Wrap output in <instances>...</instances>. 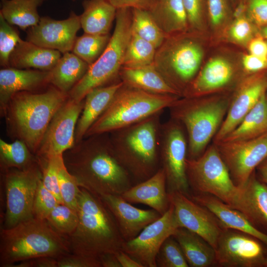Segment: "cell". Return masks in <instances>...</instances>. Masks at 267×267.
I'll return each instance as SVG.
<instances>
[{
	"label": "cell",
	"mask_w": 267,
	"mask_h": 267,
	"mask_svg": "<svg viewBox=\"0 0 267 267\" xmlns=\"http://www.w3.org/2000/svg\"><path fill=\"white\" fill-rule=\"evenodd\" d=\"M63 158L79 187L98 195H121L134 185L112 149L108 133L84 137L66 150Z\"/></svg>",
	"instance_id": "cell-1"
},
{
	"label": "cell",
	"mask_w": 267,
	"mask_h": 267,
	"mask_svg": "<svg viewBox=\"0 0 267 267\" xmlns=\"http://www.w3.org/2000/svg\"><path fill=\"white\" fill-rule=\"evenodd\" d=\"M78 223L67 238L71 253L98 259L122 249L125 240L111 211L100 196L80 187Z\"/></svg>",
	"instance_id": "cell-2"
},
{
	"label": "cell",
	"mask_w": 267,
	"mask_h": 267,
	"mask_svg": "<svg viewBox=\"0 0 267 267\" xmlns=\"http://www.w3.org/2000/svg\"><path fill=\"white\" fill-rule=\"evenodd\" d=\"M68 97L52 85L39 92L14 94L3 115L9 137L24 142L36 155L51 120Z\"/></svg>",
	"instance_id": "cell-3"
},
{
	"label": "cell",
	"mask_w": 267,
	"mask_h": 267,
	"mask_svg": "<svg viewBox=\"0 0 267 267\" xmlns=\"http://www.w3.org/2000/svg\"><path fill=\"white\" fill-rule=\"evenodd\" d=\"M163 111L108 133L112 149L131 175L134 184L160 169V135Z\"/></svg>",
	"instance_id": "cell-4"
},
{
	"label": "cell",
	"mask_w": 267,
	"mask_h": 267,
	"mask_svg": "<svg viewBox=\"0 0 267 267\" xmlns=\"http://www.w3.org/2000/svg\"><path fill=\"white\" fill-rule=\"evenodd\" d=\"M232 92L194 97H180L168 108L170 118L183 127L188 141L187 158L205 151L227 114Z\"/></svg>",
	"instance_id": "cell-5"
},
{
	"label": "cell",
	"mask_w": 267,
	"mask_h": 267,
	"mask_svg": "<svg viewBox=\"0 0 267 267\" xmlns=\"http://www.w3.org/2000/svg\"><path fill=\"white\" fill-rule=\"evenodd\" d=\"M71 253L67 239L46 220L32 218L9 228H0V267L42 257L57 258Z\"/></svg>",
	"instance_id": "cell-6"
},
{
	"label": "cell",
	"mask_w": 267,
	"mask_h": 267,
	"mask_svg": "<svg viewBox=\"0 0 267 267\" xmlns=\"http://www.w3.org/2000/svg\"><path fill=\"white\" fill-rule=\"evenodd\" d=\"M204 53L201 35L188 31L166 37L156 49L153 65L182 97L201 69Z\"/></svg>",
	"instance_id": "cell-7"
},
{
	"label": "cell",
	"mask_w": 267,
	"mask_h": 267,
	"mask_svg": "<svg viewBox=\"0 0 267 267\" xmlns=\"http://www.w3.org/2000/svg\"><path fill=\"white\" fill-rule=\"evenodd\" d=\"M179 97L176 95L150 93L123 84L84 137L109 133L135 124L168 109Z\"/></svg>",
	"instance_id": "cell-8"
},
{
	"label": "cell",
	"mask_w": 267,
	"mask_h": 267,
	"mask_svg": "<svg viewBox=\"0 0 267 267\" xmlns=\"http://www.w3.org/2000/svg\"><path fill=\"white\" fill-rule=\"evenodd\" d=\"M186 175L193 192L191 194L212 195L248 219L249 210L243 188L233 181L215 144L209 145L197 158L187 159Z\"/></svg>",
	"instance_id": "cell-9"
},
{
	"label": "cell",
	"mask_w": 267,
	"mask_h": 267,
	"mask_svg": "<svg viewBox=\"0 0 267 267\" xmlns=\"http://www.w3.org/2000/svg\"><path fill=\"white\" fill-rule=\"evenodd\" d=\"M132 8L117 9L115 28L106 47L69 92L70 98L80 102L91 90L120 80L119 73L132 34Z\"/></svg>",
	"instance_id": "cell-10"
},
{
	"label": "cell",
	"mask_w": 267,
	"mask_h": 267,
	"mask_svg": "<svg viewBox=\"0 0 267 267\" xmlns=\"http://www.w3.org/2000/svg\"><path fill=\"white\" fill-rule=\"evenodd\" d=\"M1 172L5 210L1 228L7 229L33 217L34 201L42 173L38 162L26 169Z\"/></svg>",
	"instance_id": "cell-11"
},
{
	"label": "cell",
	"mask_w": 267,
	"mask_h": 267,
	"mask_svg": "<svg viewBox=\"0 0 267 267\" xmlns=\"http://www.w3.org/2000/svg\"><path fill=\"white\" fill-rule=\"evenodd\" d=\"M188 141L183 126L170 118L162 123L160 135V166L165 173L168 193L187 196L190 190L186 175Z\"/></svg>",
	"instance_id": "cell-12"
},
{
	"label": "cell",
	"mask_w": 267,
	"mask_h": 267,
	"mask_svg": "<svg viewBox=\"0 0 267 267\" xmlns=\"http://www.w3.org/2000/svg\"><path fill=\"white\" fill-rule=\"evenodd\" d=\"M237 186L243 185L267 157V133L252 139L213 143Z\"/></svg>",
	"instance_id": "cell-13"
},
{
	"label": "cell",
	"mask_w": 267,
	"mask_h": 267,
	"mask_svg": "<svg viewBox=\"0 0 267 267\" xmlns=\"http://www.w3.org/2000/svg\"><path fill=\"white\" fill-rule=\"evenodd\" d=\"M84 99L77 102L68 97L51 120L36 154L38 159L63 155L75 144L78 120Z\"/></svg>",
	"instance_id": "cell-14"
},
{
	"label": "cell",
	"mask_w": 267,
	"mask_h": 267,
	"mask_svg": "<svg viewBox=\"0 0 267 267\" xmlns=\"http://www.w3.org/2000/svg\"><path fill=\"white\" fill-rule=\"evenodd\" d=\"M260 240L236 230L224 228L216 247V265L232 267H262L267 250Z\"/></svg>",
	"instance_id": "cell-15"
},
{
	"label": "cell",
	"mask_w": 267,
	"mask_h": 267,
	"mask_svg": "<svg viewBox=\"0 0 267 267\" xmlns=\"http://www.w3.org/2000/svg\"><path fill=\"white\" fill-rule=\"evenodd\" d=\"M244 76L241 66L224 55H215L203 64L182 97L232 92Z\"/></svg>",
	"instance_id": "cell-16"
},
{
	"label": "cell",
	"mask_w": 267,
	"mask_h": 267,
	"mask_svg": "<svg viewBox=\"0 0 267 267\" xmlns=\"http://www.w3.org/2000/svg\"><path fill=\"white\" fill-rule=\"evenodd\" d=\"M179 227L173 205L155 221L146 226L135 237L125 241L122 250L142 267H157L156 257L162 244Z\"/></svg>",
	"instance_id": "cell-17"
},
{
	"label": "cell",
	"mask_w": 267,
	"mask_h": 267,
	"mask_svg": "<svg viewBox=\"0 0 267 267\" xmlns=\"http://www.w3.org/2000/svg\"><path fill=\"white\" fill-rule=\"evenodd\" d=\"M267 70L243 76L232 92L227 114L212 143L222 140L236 128L267 91Z\"/></svg>",
	"instance_id": "cell-18"
},
{
	"label": "cell",
	"mask_w": 267,
	"mask_h": 267,
	"mask_svg": "<svg viewBox=\"0 0 267 267\" xmlns=\"http://www.w3.org/2000/svg\"><path fill=\"white\" fill-rule=\"evenodd\" d=\"M179 227L198 234L215 249L219 238L225 228L207 208L179 192L168 193Z\"/></svg>",
	"instance_id": "cell-19"
},
{
	"label": "cell",
	"mask_w": 267,
	"mask_h": 267,
	"mask_svg": "<svg viewBox=\"0 0 267 267\" xmlns=\"http://www.w3.org/2000/svg\"><path fill=\"white\" fill-rule=\"evenodd\" d=\"M81 28L80 15L73 11L64 20L44 16L36 25L29 29L26 40L64 54L72 51Z\"/></svg>",
	"instance_id": "cell-20"
},
{
	"label": "cell",
	"mask_w": 267,
	"mask_h": 267,
	"mask_svg": "<svg viewBox=\"0 0 267 267\" xmlns=\"http://www.w3.org/2000/svg\"><path fill=\"white\" fill-rule=\"evenodd\" d=\"M112 213L125 241L135 237L146 226L161 215L155 210L133 206L121 195H99Z\"/></svg>",
	"instance_id": "cell-21"
},
{
	"label": "cell",
	"mask_w": 267,
	"mask_h": 267,
	"mask_svg": "<svg viewBox=\"0 0 267 267\" xmlns=\"http://www.w3.org/2000/svg\"><path fill=\"white\" fill-rule=\"evenodd\" d=\"M49 71L11 67L0 70V113L3 117L12 96L21 91H36L49 85Z\"/></svg>",
	"instance_id": "cell-22"
},
{
	"label": "cell",
	"mask_w": 267,
	"mask_h": 267,
	"mask_svg": "<svg viewBox=\"0 0 267 267\" xmlns=\"http://www.w3.org/2000/svg\"><path fill=\"white\" fill-rule=\"evenodd\" d=\"M121 196L130 203L147 205L161 216L170 206L166 176L161 167L153 176L134 184Z\"/></svg>",
	"instance_id": "cell-23"
},
{
	"label": "cell",
	"mask_w": 267,
	"mask_h": 267,
	"mask_svg": "<svg viewBox=\"0 0 267 267\" xmlns=\"http://www.w3.org/2000/svg\"><path fill=\"white\" fill-rule=\"evenodd\" d=\"M189 197L210 210L225 228L236 230L260 240L267 246V234L257 228L241 212L207 194H191Z\"/></svg>",
	"instance_id": "cell-24"
},
{
	"label": "cell",
	"mask_w": 267,
	"mask_h": 267,
	"mask_svg": "<svg viewBox=\"0 0 267 267\" xmlns=\"http://www.w3.org/2000/svg\"><path fill=\"white\" fill-rule=\"evenodd\" d=\"M123 83L119 80L94 89L86 95L84 106L78 120L75 134V143L84 138L89 129L107 108L114 94Z\"/></svg>",
	"instance_id": "cell-25"
},
{
	"label": "cell",
	"mask_w": 267,
	"mask_h": 267,
	"mask_svg": "<svg viewBox=\"0 0 267 267\" xmlns=\"http://www.w3.org/2000/svg\"><path fill=\"white\" fill-rule=\"evenodd\" d=\"M61 53L58 50L44 47L21 39L10 55L9 66L49 71L57 63L62 56Z\"/></svg>",
	"instance_id": "cell-26"
},
{
	"label": "cell",
	"mask_w": 267,
	"mask_h": 267,
	"mask_svg": "<svg viewBox=\"0 0 267 267\" xmlns=\"http://www.w3.org/2000/svg\"><path fill=\"white\" fill-rule=\"evenodd\" d=\"M148 11L166 37L188 31L182 0H156Z\"/></svg>",
	"instance_id": "cell-27"
},
{
	"label": "cell",
	"mask_w": 267,
	"mask_h": 267,
	"mask_svg": "<svg viewBox=\"0 0 267 267\" xmlns=\"http://www.w3.org/2000/svg\"><path fill=\"white\" fill-rule=\"evenodd\" d=\"M119 79L123 84L145 91L180 96L153 64L134 68L122 67L119 73Z\"/></svg>",
	"instance_id": "cell-28"
},
{
	"label": "cell",
	"mask_w": 267,
	"mask_h": 267,
	"mask_svg": "<svg viewBox=\"0 0 267 267\" xmlns=\"http://www.w3.org/2000/svg\"><path fill=\"white\" fill-rule=\"evenodd\" d=\"M172 236L179 244L189 267H209L216 265L215 249L198 234L180 227Z\"/></svg>",
	"instance_id": "cell-29"
},
{
	"label": "cell",
	"mask_w": 267,
	"mask_h": 267,
	"mask_svg": "<svg viewBox=\"0 0 267 267\" xmlns=\"http://www.w3.org/2000/svg\"><path fill=\"white\" fill-rule=\"evenodd\" d=\"M83 12L80 15L84 33L103 35L110 34L116 18L117 8L108 0H84Z\"/></svg>",
	"instance_id": "cell-30"
},
{
	"label": "cell",
	"mask_w": 267,
	"mask_h": 267,
	"mask_svg": "<svg viewBox=\"0 0 267 267\" xmlns=\"http://www.w3.org/2000/svg\"><path fill=\"white\" fill-rule=\"evenodd\" d=\"M89 65L73 52H66L49 71V84L68 94L83 78Z\"/></svg>",
	"instance_id": "cell-31"
},
{
	"label": "cell",
	"mask_w": 267,
	"mask_h": 267,
	"mask_svg": "<svg viewBox=\"0 0 267 267\" xmlns=\"http://www.w3.org/2000/svg\"><path fill=\"white\" fill-rule=\"evenodd\" d=\"M242 186L249 209V220L267 234V185L258 177L256 170Z\"/></svg>",
	"instance_id": "cell-32"
},
{
	"label": "cell",
	"mask_w": 267,
	"mask_h": 267,
	"mask_svg": "<svg viewBox=\"0 0 267 267\" xmlns=\"http://www.w3.org/2000/svg\"><path fill=\"white\" fill-rule=\"evenodd\" d=\"M266 133H267V91L263 94L236 128L221 141L247 140L257 137Z\"/></svg>",
	"instance_id": "cell-33"
},
{
	"label": "cell",
	"mask_w": 267,
	"mask_h": 267,
	"mask_svg": "<svg viewBox=\"0 0 267 267\" xmlns=\"http://www.w3.org/2000/svg\"><path fill=\"white\" fill-rule=\"evenodd\" d=\"M43 1V0H1L0 14L9 24L25 30L39 22L41 17L38 8Z\"/></svg>",
	"instance_id": "cell-34"
},
{
	"label": "cell",
	"mask_w": 267,
	"mask_h": 267,
	"mask_svg": "<svg viewBox=\"0 0 267 267\" xmlns=\"http://www.w3.org/2000/svg\"><path fill=\"white\" fill-rule=\"evenodd\" d=\"M37 162L36 155L23 141L15 139L8 143L0 139L1 171L12 168L24 169Z\"/></svg>",
	"instance_id": "cell-35"
},
{
	"label": "cell",
	"mask_w": 267,
	"mask_h": 267,
	"mask_svg": "<svg viewBox=\"0 0 267 267\" xmlns=\"http://www.w3.org/2000/svg\"><path fill=\"white\" fill-rule=\"evenodd\" d=\"M132 33L150 43L157 48L166 36L148 10L132 9Z\"/></svg>",
	"instance_id": "cell-36"
},
{
	"label": "cell",
	"mask_w": 267,
	"mask_h": 267,
	"mask_svg": "<svg viewBox=\"0 0 267 267\" xmlns=\"http://www.w3.org/2000/svg\"><path fill=\"white\" fill-rule=\"evenodd\" d=\"M111 36L110 34L97 35L84 33L77 38L72 51L90 66L102 53Z\"/></svg>",
	"instance_id": "cell-37"
},
{
	"label": "cell",
	"mask_w": 267,
	"mask_h": 267,
	"mask_svg": "<svg viewBox=\"0 0 267 267\" xmlns=\"http://www.w3.org/2000/svg\"><path fill=\"white\" fill-rule=\"evenodd\" d=\"M156 48L132 33L124 55L123 67H139L153 64Z\"/></svg>",
	"instance_id": "cell-38"
},
{
	"label": "cell",
	"mask_w": 267,
	"mask_h": 267,
	"mask_svg": "<svg viewBox=\"0 0 267 267\" xmlns=\"http://www.w3.org/2000/svg\"><path fill=\"white\" fill-rule=\"evenodd\" d=\"M46 220L57 232L67 239L75 230L79 218L76 209L60 203Z\"/></svg>",
	"instance_id": "cell-39"
},
{
	"label": "cell",
	"mask_w": 267,
	"mask_h": 267,
	"mask_svg": "<svg viewBox=\"0 0 267 267\" xmlns=\"http://www.w3.org/2000/svg\"><path fill=\"white\" fill-rule=\"evenodd\" d=\"M156 264L157 267H189L179 244L173 236L162 244L156 257Z\"/></svg>",
	"instance_id": "cell-40"
},
{
	"label": "cell",
	"mask_w": 267,
	"mask_h": 267,
	"mask_svg": "<svg viewBox=\"0 0 267 267\" xmlns=\"http://www.w3.org/2000/svg\"><path fill=\"white\" fill-rule=\"evenodd\" d=\"M259 33V28L246 14L234 18L226 30V36L229 41L246 47L251 40Z\"/></svg>",
	"instance_id": "cell-41"
},
{
	"label": "cell",
	"mask_w": 267,
	"mask_h": 267,
	"mask_svg": "<svg viewBox=\"0 0 267 267\" xmlns=\"http://www.w3.org/2000/svg\"><path fill=\"white\" fill-rule=\"evenodd\" d=\"M58 179L63 203L77 210L80 187L75 178L67 170L63 156L59 162Z\"/></svg>",
	"instance_id": "cell-42"
},
{
	"label": "cell",
	"mask_w": 267,
	"mask_h": 267,
	"mask_svg": "<svg viewBox=\"0 0 267 267\" xmlns=\"http://www.w3.org/2000/svg\"><path fill=\"white\" fill-rule=\"evenodd\" d=\"M207 19L212 30L222 31L233 17V9L228 0H206Z\"/></svg>",
	"instance_id": "cell-43"
},
{
	"label": "cell",
	"mask_w": 267,
	"mask_h": 267,
	"mask_svg": "<svg viewBox=\"0 0 267 267\" xmlns=\"http://www.w3.org/2000/svg\"><path fill=\"white\" fill-rule=\"evenodd\" d=\"M21 38L17 30L0 14V64L9 67L10 55Z\"/></svg>",
	"instance_id": "cell-44"
},
{
	"label": "cell",
	"mask_w": 267,
	"mask_h": 267,
	"mask_svg": "<svg viewBox=\"0 0 267 267\" xmlns=\"http://www.w3.org/2000/svg\"><path fill=\"white\" fill-rule=\"evenodd\" d=\"M63 155L46 158H37L42 173L44 185L52 193L60 203H63L60 193L58 170L60 159Z\"/></svg>",
	"instance_id": "cell-45"
},
{
	"label": "cell",
	"mask_w": 267,
	"mask_h": 267,
	"mask_svg": "<svg viewBox=\"0 0 267 267\" xmlns=\"http://www.w3.org/2000/svg\"><path fill=\"white\" fill-rule=\"evenodd\" d=\"M186 12L188 31L202 35L207 18L206 0H182Z\"/></svg>",
	"instance_id": "cell-46"
},
{
	"label": "cell",
	"mask_w": 267,
	"mask_h": 267,
	"mask_svg": "<svg viewBox=\"0 0 267 267\" xmlns=\"http://www.w3.org/2000/svg\"><path fill=\"white\" fill-rule=\"evenodd\" d=\"M60 202L41 180L35 195L33 207V217L46 220L52 211Z\"/></svg>",
	"instance_id": "cell-47"
},
{
	"label": "cell",
	"mask_w": 267,
	"mask_h": 267,
	"mask_svg": "<svg viewBox=\"0 0 267 267\" xmlns=\"http://www.w3.org/2000/svg\"><path fill=\"white\" fill-rule=\"evenodd\" d=\"M57 267H101L99 259L68 253L57 258Z\"/></svg>",
	"instance_id": "cell-48"
},
{
	"label": "cell",
	"mask_w": 267,
	"mask_h": 267,
	"mask_svg": "<svg viewBox=\"0 0 267 267\" xmlns=\"http://www.w3.org/2000/svg\"><path fill=\"white\" fill-rule=\"evenodd\" d=\"M246 15L259 28L267 26V0H247Z\"/></svg>",
	"instance_id": "cell-49"
},
{
	"label": "cell",
	"mask_w": 267,
	"mask_h": 267,
	"mask_svg": "<svg viewBox=\"0 0 267 267\" xmlns=\"http://www.w3.org/2000/svg\"><path fill=\"white\" fill-rule=\"evenodd\" d=\"M241 66L245 75L267 70V58L248 53L242 58Z\"/></svg>",
	"instance_id": "cell-50"
},
{
	"label": "cell",
	"mask_w": 267,
	"mask_h": 267,
	"mask_svg": "<svg viewBox=\"0 0 267 267\" xmlns=\"http://www.w3.org/2000/svg\"><path fill=\"white\" fill-rule=\"evenodd\" d=\"M117 9L137 8L149 10L156 0H108Z\"/></svg>",
	"instance_id": "cell-51"
},
{
	"label": "cell",
	"mask_w": 267,
	"mask_h": 267,
	"mask_svg": "<svg viewBox=\"0 0 267 267\" xmlns=\"http://www.w3.org/2000/svg\"><path fill=\"white\" fill-rule=\"evenodd\" d=\"M247 47L249 53L267 58V39L260 33L251 40Z\"/></svg>",
	"instance_id": "cell-52"
},
{
	"label": "cell",
	"mask_w": 267,
	"mask_h": 267,
	"mask_svg": "<svg viewBox=\"0 0 267 267\" xmlns=\"http://www.w3.org/2000/svg\"><path fill=\"white\" fill-rule=\"evenodd\" d=\"M30 267H57V258L42 257L30 259Z\"/></svg>",
	"instance_id": "cell-53"
},
{
	"label": "cell",
	"mask_w": 267,
	"mask_h": 267,
	"mask_svg": "<svg viewBox=\"0 0 267 267\" xmlns=\"http://www.w3.org/2000/svg\"><path fill=\"white\" fill-rule=\"evenodd\" d=\"M115 254L121 267H142L139 263L122 250L117 252Z\"/></svg>",
	"instance_id": "cell-54"
},
{
	"label": "cell",
	"mask_w": 267,
	"mask_h": 267,
	"mask_svg": "<svg viewBox=\"0 0 267 267\" xmlns=\"http://www.w3.org/2000/svg\"><path fill=\"white\" fill-rule=\"evenodd\" d=\"M101 267H121L114 253H105L98 257Z\"/></svg>",
	"instance_id": "cell-55"
},
{
	"label": "cell",
	"mask_w": 267,
	"mask_h": 267,
	"mask_svg": "<svg viewBox=\"0 0 267 267\" xmlns=\"http://www.w3.org/2000/svg\"><path fill=\"white\" fill-rule=\"evenodd\" d=\"M256 172L258 178L267 185V157L257 166Z\"/></svg>",
	"instance_id": "cell-56"
},
{
	"label": "cell",
	"mask_w": 267,
	"mask_h": 267,
	"mask_svg": "<svg viewBox=\"0 0 267 267\" xmlns=\"http://www.w3.org/2000/svg\"><path fill=\"white\" fill-rule=\"evenodd\" d=\"M233 9L238 4L241 2H247V0H228Z\"/></svg>",
	"instance_id": "cell-57"
},
{
	"label": "cell",
	"mask_w": 267,
	"mask_h": 267,
	"mask_svg": "<svg viewBox=\"0 0 267 267\" xmlns=\"http://www.w3.org/2000/svg\"><path fill=\"white\" fill-rule=\"evenodd\" d=\"M260 34L267 39V26H265L259 28Z\"/></svg>",
	"instance_id": "cell-58"
},
{
	"label": "cell",
	"mask_w": 267,
	"mask_h": 267,
	"mask_svg": "<svg viewBox=\"0 0 267 267\" xmlns=\"http://www.w3.org/2000/svg\"><path fill=\"white\" fill-rule=\"evenodd\" d=\"M263 267H267V252L266 253V257H265Z\"/></svg>",
	"instance_id": "cell-59"
},
{
	"label": "cell",
	"mask_w": 267,
	"mask_h": 267,
	"mask_svg": "<svg viewBox=\"0 0 267 267\" xmlns=\"http://www.w3.org/2000/svg\"></svg>",
	"instance_id": "cell-60"
},
{
	"label": "cell",
	"mask_w": 267,
	"mask_h": 267,
	"mask_svg": "<svg viewBox=\"0 0 267 267\" xmlns=\"http://www.w3.org/2000/svg\"><path fill=\"white\" fill-rule=\"evenodd\" d=\"M43 0L44 1V0Z\"/></svg>",
	"instance_id": "cell-61"
}]
</instances>
